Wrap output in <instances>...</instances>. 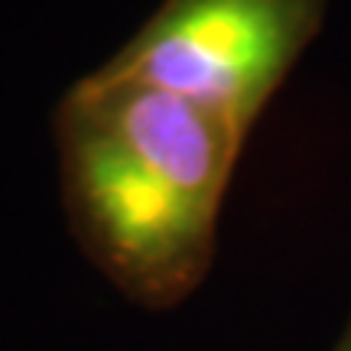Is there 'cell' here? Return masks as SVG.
<instances>
[{
  "instance_id": "2",
  "label": "cell",
  "mask_w": 351,
  "mask_h": 351,
  "mask_svg": "<svg viewBox=\"0 0 351 351\" xmlns=\"http://www.w3.org/2000/svg\"><path fill=\"white\" fill-rule=\"evenodd\" d=\"M326 7L328 0H163L88 75L199 101L251 137L263 108L322 29Z\"/></svg>"
},
{
  "instance_id": "1",
  "label": "cell",
  "mask_w": 351,
  "mask_h": 351,
  "mask_svg": "<svg viewBox=\"0 0 351 351\" xmlns=\"http://www.w3.org/2000/svg\"><path fill=\"white\" fill-rule=\"evenodd\" d=\"M247 137L199 101L78 78L56 108L69 231L124 296L169 309L202 287Z\"/></svg>"
},
{
  "instance_id": "3",
  "label": "cell",
  "mask_w": 351,
  "mask_h": 351,
  "mask_svg": "<svg viewBox=\"0 0 351 351\" xmlns=\"http://www.w3.org/2000/svg\"><path fill=\"white\" fill-rule=\"evenodd\" d=\"M332 351H351V315H348V326H345V332H341V339L335 341V348Z\"/></svg>"
}]
</instances>
